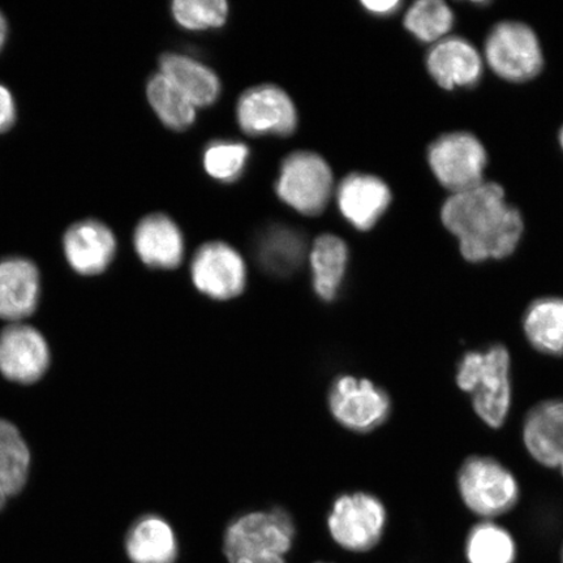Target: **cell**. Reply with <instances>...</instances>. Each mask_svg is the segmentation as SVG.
Returning <instances> with one entry per match:
<instances>
[{
	"label": "cell",
	"mask_w": 563,
	"mask_h": 563,
	"mask_svg": "<svg viewBox=\"0 0 563 563\" xmlns=\"http://www.w3.org/2000/svg\"><path fill=\"white\" fill-rule=\"evenodd\" d=\"M131 563H175L179 541L174 527L157 514H146L133 522L123 541Z\"/></svg>",
	"instance_id": "19"
},
{
	"label": "cell",
	"mask_w": 563,
	"mask_h": 563,
	"mask_svg": "<svg viewBox=\"0 0 563 563\" xmlns=\"http://www.w3.org/2000/svg\"><path fill=\"white\" fill-rule=\"evenodd\" d=\"M389 511L368 492L344 493L335 498L327 517V531L336 548L349 554H368L382 545Z\"/></svg>",
	"instance_id": "5"
},
{
	"label": "cell",
	"mask_w": 563,
	"mask_h": 563,
	"mask_svg": "<svg viewBox=\"0 0 563 563\" xmlns=\"http://www.w3.org/2000/svg\"><path fill=\"white\" fill-rule=\"evenodd\" d=\"M250 158L249 146L232 141H216L203 153V167L217 180L231 183L242 175Z\"/></svg>",
	"instance_id": "28"
},
{
	"label": "cell",
	"mask_w": 563,
	"mask_h": 563,
	"mask_svg": "<svg viewBox=\"0 0 563 563\" xmlns=\"http://www.w3.org/2000/svg\"><path fill=\"white\" fill-rule=\"evenodd\" d=\"M441 218L445 228L460 239L462 255L471 263L510 256L523 234L522 216L509 206L504 188L496 183L483 181L450 196Z\"/></svg>",
	"instance_id": "1"
},
{
	"label": "cell",
	"mask_w": 563,
	"mask_h": 563,
	"mask_svg": "<svg viewBox=\"0 0 563 563\" xmlns=\"http://www.w3.org/2000/svg\"><path fill=\"white\" fill-rule=\"evenodd\" d=\"M527 453L563 476V399H547L527 412L522 427Z\"/></svg>",
	"instance_id": "13"
},
{
	"label": "cell",
	"mask_w": 563,
	"mask_h": 563,
	"mask_svg": "<svg viewBox=\"0 0 563 563\" xmlns=\"http://www.w3.org/2000/svg\"><path fill=\"white\" fill-rule=\"evenodd\" d=\"M522 328L531 347L548 356H563V299L533 300L523 314Z\"/></svg>",
	"instance_id": "22"
},
{
	"label": "cell",
	"mask_w": 563,
	"mask_h": 563,
	"mask_svg": "<svg viewBox=\"0 0 563 563\" xmlns=\"http://www.w3.org/2000/svg\"><path fill=\"white\" fill-rule=\"evenodd\" d=\"M191 274L197 290L214 300H230L244 290V260L227 243L210 242L197 250Z\"/></svg>",
	"instance_id": "12"
},
{
	"label": "cell",
	"mask_w": 563,
	"mask_h": 563,
	"mask_svg": "<svg viewBox=\"0 0 563 563\" xmlns=\"http://www.w3.org/2000/svg\"><path fill=\"white\" fill-rule=\"evenodd\" d=\"M485 58L499 77L512 82L533 79L544 63L537 34L517 21L493 27L485 42Z\"/></svg>",
	"instance_id": "8"
},
{
	"label": "cell",
	"mask_w": 563,
	"mask_h": 563,
	"mask_svg": "<svg viewBox=\"0 0 563 563\" xmlns=\"http://www.w3.org/2000/svg\"><path fill=\"white\" fill-rule=\"evenodd\" d=\"M51 362V349L37 329L18 322L0 332V373L10 382L37 383L45 376Z\"/></svg>",
	"instance_id": "11"
},
{
	"label": "cell",
	"mask_w": 563,
	"mask_h": 563,
	"mask_svg": "<svg viewBox=\"0 0 563 563\" xmlns=\"http://www.w3.org/2000/svg\"><path fill=\"white\" fill-rule=\"evenodd\" d=\"M276 191L282 201L300 214L319 216L332 197L333 173L319 154L292 153L282 164Z\"/></svg>",
	"instance_id": "6"
},
{
	"label": "cell",
	"mask_w": 563,
	"mask_h": 563,
	"mask_svg": "<svg viewBox=\"0 0 563 563\" xmlns=\"http://www.w3.org/2000/svg\"><path fill=\"white\" fill-rule=\"evenodd\" d=\"M559 559H560V563H563V540L560 545Z\"/></svg>",
	"instance_id": "33"
},
{
	"label": "cell",
	"mask_w": 563,
	"mask_h": 563,
	"mask_svg": "<svg viewBox=\"0 0 563 563\" xmlns=\"http://www.w3.org/2000/svg\"><path fill=\"white\" fill-rule=\"evenodd\" d=\"M40 297V272L31 260H0V319L10 323L27 319L37 309Z\"/></svg>",
	"instance_id": "15"
},
{
	"label": "cell",
	"mask_w": 563,
	"mask_h": 563,
	"mask_svg": "<svg viewBox=\"0 0 563 563\" xmlns=\"http://www.w3.org/2000/svg\"><path fill=\"white\" fill-rule=\"evenodd\" d=\"M133 243L141 262L153 269H176L185 255L181 232L172 218L165 214L143 218L135 230Z\"/></svg>",
	"instance_id": "18"
},
{
	"label": "cell",
	"mask_w": 563,
	"mask_h": 563,
	"mask_svg": "<svg viewBox=\"0 0 563 563\" xmlns=\"http://www.w3.org/2000/svg\"><path fill=\"white\" fill-rule=\"evenodd\" d=\"M456 485L461 501L478 520L508 516L519 504L518 478L493 456L467 457L457 471Z\"/></svg>",
	"instance_id": "4"
},
{
	"label": "cell",
	"mask_w": 563,
	"mask_h": 563,
	"mask_svg": "<svg viewBox=\"0 0 563 563\" xmlns=\"http://www.w3.org/2000/svg\"><path fill=\"white\" fill-rule=\"evenodd\" d=\"M146 93L153 110L168 129L185 131L194 124L195 106L161 73L151 77Z\"/></svg>",
	"instance_id": "25"
},
{
	"label": "cell",
	"mask_w": 563,
	"mask_h": 563,
	"mask_svg": "<svg viewBox=\"0 0 563 563\" xmlns=\"http://www.w3.org/2000/svg\"><path fill=\"white\" fill-rule=\"evenodd\" d=\"M453 24V11L441 0H420L405 16L407 31L427 44H438L446 38Z\"/></svg>",
	"instance_id": "27"
},
{
	"label": "cell",
	"mask_w": 563,
	"mask_h": 563,
	"mask_svg": "<svg viewBox=\"0 0 563 563\" xmlns=\"http://www.w3.org/2000/svg\"><path fill=\"white\" fill-rule=\"evenodd\" d=\"M161 74L172 81L195 108H207L217 101L221 82L209 67L189 56L167 53L159 59Z\"/></svg>",
	"instance_id": "20"
},
{
	"label": "cell",
	"mask_w": 563,
	"mask_h": 563,
	"mask_svg": "<svg viewBox=\"0 0 563 563\" xmlns=\"http://www.w3.org/2000/svg\"><path fill=\"white\" fill-rule=\"evenodd\" d=\"M329 408L342 427L368 433L385 424L393 405L389 394L371 379L343 375L330 387Z\"/></svg>",
	"instance_id": "7"
},
{
	"label": "cell",
	"mask_w": 563,
	"mask_h": 563,
	"mask_svg": "<svg viewBox=\"0 0 563 563\" xmlns=\"http://www.w3.org/2000/svg\"><path fill=\"white\" fill-rule=\"evenodd\" d=\"M305 257V242L290 229H272L260 244V260L266 271L278 276L292 273Z\"/></svg>",
	"instance_id": "26"
},
{
	"label": "cell",
	"mask_w": 563,
	"mask_h": 563,
	"mask_svg": "<svg viewBox=\"0 0 563 563\" xmlns=\"http://www.w3.org/2000/svg\"><path fill=\"white\" fill-rule=\"evenodd\" d=\"M455 382L470 394L476 417L485 426L504 427L512 405L511 355L505 344L467 351L456 365Z\"/></svg>",
	"instance_id": "2"
},
{
	"label": "cell",
	"mask_w": 563,
	"mask_h": 563,
	"mask_svg": "<svg viewBox=\"0 0 563 563\" xmlns=\"http://www.w3.org/2000/svg\"><path fill=\"white\" fill-rule=\"evenodd\" d=\"M30 470L31 452L23 435L12 422L0 419V511L23 490Z\"/></svg>",
	"instance_id": "23"
},
{
	"label": "cell",
	"mask_w": 563,
	"mask_h": 563,
	"mask_svg": "<svg viewBox=\"0 0 563 563\" xmlns=\"http://www.w3.org/2000/svg\"><path fill=\"white\" fill-rule=\"evenodd\" d=\"M560 143H561V146H562V150H563V126H562V130L560 132Z\"/></svg>",
	"instance_id": "34"
},
{
	"label": "cell",
	"mask_w": 563,
	"mask_h": 563,
	"mask_svg": "<svg viewBox=\"0 0 563 563\" xmlns=\"http://www.w3.org/2000/svg\"><path fill=\"white\" fill-rule=\"evenodd\" d=\"M295 533L297 526L284 509L246 512L228 525L222 551L229 563H287Z\"/></svg>",
	"instance_id": "3"
},
{
	"label": "cell",
	"mask_w": 563,
	"mask_h": 563,
	"mask_svg": "<svg viewBox=\"0 0 563 563\" xmlns=\"http://www.w3.org/2000/svg\"><path fill=\"white\" fill-rule=\"evenodd\" d=\"M229 4L224 0H176L173 15L176 23L189 31H206L227 23Z\"/></svg>",
	"instance_id": "29"
},
{
	"label": "cell",
	"mask_w": 563,
	"mask_h": 563,
	"mask_svg": "<svg viewBox=\"0 0 563 563\" xmlns=\"http://www.w3.org/2000/svg\"><path fill=\"white\" fill-rule=\"evenodd\" d=\"M365 10L375 13L377 16H389L397 12L402 3L398 0H378V2H363Z\"/></svg>",
	"instance_id": "31"
},
{
	"label": "cell",
	"mask_w": 563,
	"mask_h": 563,
	"mask_svg": "<svg viewBox=\"0 0 563 563\" xmlns=\"http://www.w3.org/2000/svg\"><path fill=\"white\" fill-rule=\"evenodd\" d=\"M338 207L346 220L361 231H368L385 214L391 202L386 183L368 174H351L338 187Z\"/></svg>",
	"instance_id": "14"
},
{
	"label": "cell",
	"mask_w": 563,
	"mask_h": 563,
	"mask_svg": "<svg viewBox=\"0 0 563 563\" xmlns=\"http://www.w3.org/2000/svg\"><path fill=\"white\" fill-rule=\"evenodd\" d=\"M466 563H516L519 547L516 534L497 520H477L463 539Z\"/></svg>",
	"instance_id": "21"
},
{
	"label": "cell",
	"mask_w": 563,
	"mask_h": 563,
	"mask_svg": "<svg viewBox=\"0 0 563 563\" xmlns=\"http://www.w3.org/2000/svg\"><path fill=\"white\" fill-rule=\"evenodd\" d=\"M236 117L250 136H290L297 130V109L284 89L273 84L251 88L239 98Z\"/></svg>",
	"instance_id": "10"
},
{
	"label": "cell",
	"mask_w": 563,
	"mask_h": 563,
	"mask_svg": "<svg viewBox=\"0 0 563 563\" xmlns=\"http://www.w3.org/2000/svg\"><path fill=\"white\" fill-rule=\"evenodd\" d=\"M68 264L81 276H97L108 269L117 252V239L100 221L73 224L63 239Z\"/></svg>",
	"instance_id": "16"
},
{
	"label": "cell",
	"mask_w": 563,
	"mask_h": 563,
	"mask_svg": "<svg viewBox=\"0 0 563 563\" xmlns=\"http://www.w3.org/2000/svg\"><path fill=\"white\" fill-rule=\"evenodd\" d=\"M427 67L435 82L448 90L473 87L483 75L482 56L473 44L449 35L432 46Z\"/></svg>",
	"instance_id": "17"
},
{
	"label": "cell",
	"mask_w": 563,
	"mask_h": 563,
	"mask_svg": "<svg viewBox=\"0 0 563 563\" xmlns=\"http://www.w3.org/2000/svg\"><path fill=\"white\" fill-rule=\"evenodd\" d=\"M7 34H9V25H7V20L2 12H0V51H2L5 41Z\"/></svg>",
	"instance_id": "32"
},
{
	"label": "cell",
	"mask_w": 563,
	"mask_h": 563,
	"mask_svg": "<svg viewBox=\"0 0 563 563\" xmlns=\"http://www.w3.org/2000/svg\"><path fill=\"white\" fill-rule=\"evenodd\" d=\"M428 161L435 178L455 195L482 185L488 157L474 135L455 132L429 146Z\"/></svg>",
	"instance_id": "9"
},
{
	"label": "cell",
	"mask_w": 563,
	"mask_h": 563,
	"mask_svg": "<svg viewBox=\"0 0 563 563\" xmlns=\"http://www.w3.org/2000/svg\"><path fill=\"white\" fill-rule=\"evenodd\" d=\"M16 121V103L9 89L0 84V133L9 131Z\"/></svg>",
	"instance_id": "30"
},
{
	"label": "cell",
	"mask_w": 563,
	"mask_h": 563,
	"mask_svg": "<svg viewBox=\"0 0 563 563\" xmlns=\"http://www.w3.org/2000/svg\"><path fill=\"white\" fill-rule=\"evenodd\" d=\"M316 563H332V562H316Z\"/></svg>",
	"instance_id": "35"
},
{
	"label": "cell",
	"mask_w": 563,
	"mask_h": 563,
	"mask_svg": "<svg viewBox=\"0 0 563 563\" xmlns=\"http://www.w3.org/2000/svg\"><path fill=\"white\" fill-rule=\"evenodd\" d=\"M347 263V245L341 238L327 234L316 239L311 251V266L314 291L321 300L333 301L340 294Z\"/></svg>",
	"instance_id": "24"
}]
</instances>
